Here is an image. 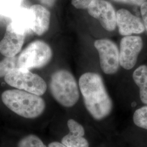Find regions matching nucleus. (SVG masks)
I'll return each instance as SVG.
<instances>
[{"label":"nucleus","mask_w":147,"mask_h":147,"mask_svg":"<svg viewBox=\"0 0 147 147\" xmlns=\"http://www.w3.org/2000/svg\"><path fill=\"white\" fill-rule=\"evenodd\" d=\"M79 85L86 108L93 118L100 121L110 115L113 103L100 75L84 74L79 79Z\"/></svg>","instance_id":"obj_1"},{"label":"nucleus","mask_w":147,"mask_h":147,"mask_svg":"<svg viewBox=\"0 0 147 147\" xmlns=\"http://www.w3.org/2000/svg\"><path fill=\"white\" fill-rule=\"evenodd\" d=\"M1 97L3 102L9 110L25 118H37L45 109V102L42 98L20 89L5 90Z\"/></svg>","instance_id":"obj_2"},{"label":"nucleus","mask_w":147,"mask_h":147,"mask_svg":"<svg viewBox=\"0 0 147 147\" xmlns=\"http://www.w3.org/2000/svg\"><path fill=\"white\" fill-rule=\"evenodd\" d=\"M50 89L53 98L66 107L74 106L80 98L76 81L73 75L67 70H59L53 74Z\"/></svg>","instance_id":"obj_3"},{"label":"nucleus","mask_w":147,"mask_h":147,"mask_svg":"<svg viewBox=\"0 0 147 147\" xmlns=\"http://www.w3.org/2000/svg\"><path fill=\"white\" fill-rule=\"evenodd\" d=\"M7 84L18 89L41 96L47 89V85L42 78L29 70L19 67L13 69L5 76Z\"/></svg>","instance_id":"obj_4"},{"label":"nucleus","mask_w":147,"mask_h":147,"mask_svg":"<svg viewBox=\"0 0 147 147\" xmlns=\"http://www.w3.org/2000/svg\"><path fill=\"white\" fill-rule=\"evenodd\" d=\"M53 51L46 42L37 40L30 43L18 59V67L31 70L42 68L51 61Z\"/></svg>","instance_id":"obj_5"},{"label":"nucleus","mask_w":147,"mask_h":147,"mask_svg":"<svg viewBox=\"0 0 147 147\" xmlns=\"http://www.w3.org/2000/svg\"><path fill=\"white\" fill-rule=\"evenodd\" d=\"M94 47L99 53L101 68L106 74L116 73L119 67V50L111 40L101 39L95 40Z\"/></svg>","instance_id":"obj_6"},{"label":"nucleus","mask_w":147,"mask_h":147,"mask_svg":"<svg viewBox=\"0 0 147 147\" xmlns=\"http://www.w3.org/2000/svg\"><path fill=\"white\" fill-rule=\"evenodd\" d=\"M143 45L142 38L139 36H127L121 39L119 64L123 68L130 70L134 67Z\"/></svg>","instance_id":"obj_7"},{"label":"nucleus","mask_w":147,"mask_h":147,"mask_svg":"<svg viewBox=\"0 0 147 147\" xmlns=\"http://www.w3.org/2000/svg\"><path fill=\"white\" fill-rule=\"evenodd\" d=\"M90 16L100 22L107 31L116 29V12L110 2L106 0H94L87 8Z\"/></svg>","instance_id":"obj_8"},{"label":"nucleus","mask_w":147,"mask_h":147,"mask_svg":"<svg viewBox=\"0 0 147 147\" xmlns=\"http://www.w3.org/2000/svg\"><path fill=\"white\" fill-rule=\"evenodd\" d=\"M116 25L119 34L123 36L141 34L145 31L141 19L125 9H120L117 11Z\"/></svg>","instance_id":"obj_9"},{"label":"nucleus","mask_w":147,"mask_h":147,"mask_svg":"<svg viewBox=\"0 0 147 147\" xmlns=\"http://www.w3.org/2000/svg\"><path fill=\"white\" fill-rule=\"evenodd\" d=\"M26 34L16 31L9 24L0 42V53L5 57L16 56L21 50Z\"/></svg>","instance_id":"obj_10"},{"label":"nucleus","mask_w":147,"mask_h":147,"mask_svg":"<svg viewBox=\"0 0 147 147\" xmlns=\"http://www.w3.org/2000/svg\"><path fill=\"white\" fill-rule=\"evenodd\" d=\"M69 133L63 137L62 143L67 147H89L87 140L84 137V129L78 122L70 119L67 122Z\"/></svg>","instance_id":"obj_11"},{"label":"nucleus","mask_w":147,"mask_h":147,"mask_svg":"<svg viewBox=\"0 0 147 147\" xmlns=\"http://www.w3.org/2000/svg\"><path fill=\"white\" fill-rule=\"evenodd\" d=\"M30 9L33 14L32 31L38 36H42L49 28L51 14L45 7L40 5H32Z\"/></svg>","instance_id":"obj_12"},{"label":"nucleus","mask_w":147,"mask_h":147,"mask_svg":"<svg viewBox=\"0 0 147 147\" xmlns=\"http://www.w3.org/2000/svg\"><path fill=\"white\" fill-rule=\"evenodd\" d=\"M11 18L10 24L16 31L25 34L32 31L33 14L30 8L20 7Z\"/></svg>","instance_id":"obj_13"},{"label":"nucleus","mask_w":147,"mask_h":147,"mask_svg":"<svg viewBox=\"0 0 147 147\" xmlns=\"http://www.w3.org/2000/svg\"><path fill=\"white\" fill-rule=\"evenodd\" d=\"M134 82L140 88L141 101L147 105V66L142 65L134 71L132 75Z\"/></svg>","instance_id":"obj_14"},{"label":"nucleus","mask_w":147,"mask_h":147,"mask_svg":"<svg viewBox=\"0 0 147 147\" xmlns=\"http://www.w3.org/2000/svg\"><path fill=\"white\" fill-rule=\"evenodd\" d=\"M24 0H0V16L11 18L21 5Z\"/></svg>","instance_id":"obj_15"},{"label":"nucleus","mask_w":147,"mask_h":147,"mask_svg":"<svg viewBox=\"0 0 147 147\" xmlns=\"http://www.w3.org/2000/svg\"><path fill=\"white\" fill-rule=\"evenodd\" d=\"M133 121L136 126L147 130V105L135 111Z\"/></svg>","instance_id":"obj_16"},{"label":"nucleus","mask_w":147,"mask_h":147,"mask_svg":"<svg viewBox=\"0 0 147 147\" xmlns=\"http://www.w3.org/2000/svg\"><path fill=\"white\" fill-rule=\"evenodd\" d=\"M18 59L16 56L5 57L0 61V78L5 77L13 69L18 67Z\"/></svg>","instance_id":"obj_17"},{"label":"nucleus","mask_w":147,"mask_h":147,"mask_svg":"<svg viewBox=\"0 0 147 147\" xmlns=\"http://www.w3.org/2000/svg\"><path fill=\"white\" fill-rule=\"evenodd\" d=\"M18 147H47L42 141L34 135H29L21 139Z\"/></svg>","instance_id":"obj_18"},{"label":"nucleus","mask_w":147,"mask_h":147,"mask_svg":"<svg viewBox=\"0 0 147 147\" xmlns=\"http://www.w3.org/2000/svg\"><path fill=\"white\" fill-rule=\"evenodd\" d=\"M94 0H71L74 7L79 9H87L90 3Z\"/></svg>","instance_id":"obj_19"},{"label":"nucleus","mask_w":147,"mask_h":147,"mask_svg":"<svg viewBox=\"0 0 147 147\" xmlns=\"http://www.w3.org/2000/svg\"><path fill=\"white\" fill-rule=\"evenodd\" d=\"M115 2L130 5L141 6L142 4L147 1V0H112Z\"/></svg>","instance_id":"obj_20"},{"label":"nucleus","mask_w":147,"mask_h":147,"mask_svg":"<svg viewBox=\"0 0 147 147\" xmlns=\"http://www.w3.org/2000/svg\"><path fill=\"white\" fill-rule=\"evenodd\" d=\"M141 13L142 15L143 23L145 30L147 32V1L141 5Z\"/></svg>","instance_id":"obj_21"},{"label":"nucleus","mask_w":147,"mask_h":147,"mask_svg":"<svg viewBox=\"0 0 147 147\" xmlns=\"http://www.w3.org/2000/svg\"><path fill=\"white\" fill-rule=\"evenodd\" d=\"M42 5L49 7H51L54 5L56 0H38Z\"/></svg>","instance_id":"obj_22"},{"label":"nucleus","mask_w":147,"mask_h":147,"mask_svg":"<svg viewBox=\"0 0 147 147\" xmlns=\"http://www.w3.org/2000/svg\"><path fill=\"white\" fill-rule=\"evenodd\" d=\"M48 147H67L64 145L62 143L58 142H53L49 144Z\"/></svg>","instance_id":"obj_23"},{"label":"nucleus","mask_w":147,"mask_h":147,"mask_svg":"<svg viewBox=\"0 0 147 147\" xmlns=\"http://www.w3.org/2000/svg\"><path fill=\"white\" fill-rule=\"evenodd\" d=\"M136 102H133L132 104V106L134 107V106H136Z\"/></svg>","instance_id":"obj_24"}]
</instances>
